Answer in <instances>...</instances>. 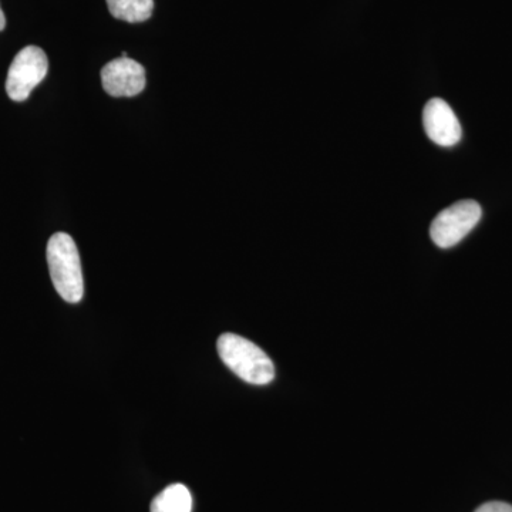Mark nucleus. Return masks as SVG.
Instances as JSON below:
<instances>
[{
    "label": "nucleus",
    "mask_w": 512,
    "mask_h": 512,
    "mask_svg": "<svg viewBox=\"0 0 512 512\" xmlns=\"http://www.w3.org/2000/svg\"><path fill=\"white\" fill-rule=\"evenodd\" d=\"M217 348L222 362L244 382L265 386L274 380V363L251 340L224 333L218 339Z\"/></svg>",
    "instance_id": "nucleus-1"
},
{
    "label": "nucleus",
    "mask_w": 512,
    "mask_h": 512,
    "mask_svg": "<svg viewBox=\"0 0 512 512\" xmlns=\"http://www.w3.org/2000/svg\"><path fill=\"white\" fill-rule=\"evenodd\" d=\"M47 265L57 293L69 303H79L84 295L82 264L70 235L57 232L47 244Z\"/></svg>",
    "instance_id": "nucleus-2"
},
{
    "label": "nucleus",
    "mask_w": 512,
    "mask_h": 512,
    "mask_svg": "<svg viewBox=\"0 0 512 512\" xmlns=\"http://www.w3.org/2000/svg\"><path fill=\"white\" fill-rule=\"evenodd\" d=\"M481 215L483 211L478 202L458 201L434 218L431 222L430 237L439 248L454 247L476 228Z\"/></svg>",
    "instance_id": "nucleus-3"
},
{
    "label": "nucleus",
    "mask_w": 512,
    "mask_h": 512,
    "mask_svg": "<svg viewBox=\"0 0 512 512\" xmlns=\"http://www.w3.org/2000/svg\"><path fill=\"white\" fill-rule=\"evenodd\" d=\"M47 70L46 53L37 46L25 47L10 64L6 93L13 101L28 100L33 90L45 80Z\"/></svg>",
    "instance_id": "nucleus-4"
},
{
    "label": "nucleus",
    "mask_w": 512,
    "mask_h": 512,
    "mask_svg": "<svg viewBox=\"0 0 512 512\" xmlns=\"http://www.w3.org/2000/svg\"><path fill=\"white\" fill-rule=\"evenodd\" d=\"M146 70L136 60L119 57L101 69V84L113 97H134L146 87Z\"/></svg>",
    "instance_id": "nucleus-5"
},
{
    "label": "nucleus",
    "mask_w": 512,
    "mask_h": 512,
    "mask_svg": "<svg viewBox=\"0 0 512 512\" xmlns=\"http://www.w3.org/2000/svg\"><path fill=\"white\" fill-rule=\"evenodd\" d=\"M423 124L427 136L437 146L453 147L461 140L460 121L447 101L431 99L424 107Z\"/></svg>",
    "instance_id": "nucleus-6"
},
{
    "label": "nucleus",
    "mask_w": 512,
    "mask_h": 512,
    "mask_svg": "<svg viewBox=\"0 0 512 512\" xmlns=\"http://www.w3.org/2000/svg\"><path fill=\"white\" fill-rule=\"evenodd\" d=\"M192 495L184 484L165 488L151 503V512H191Z\"/></svg>",
    "instance_id": "nucleus-7"
},
{
    "label": "nucleus",
    "mask_w": 512,
    "mask_h": 512,
    "mask_svg": "<svg viewBox=\"0 0 512 512\" xmlns=\"http://www.w3.org/2000/svg\"><path fill=\"white\" fill-rule=\"evenodd\" d=\"M111 15L128 23H141L151 18L154 0H107Z\"/></svg>",
    "instance_id": "nucleus-8"
},
{
    "label": "nucleus",
    "mask_w": 512,
    "mask_h": 512,
    "mask_svg": "<svg viewBox=\"0 0 512 512\" xmlns=\"http://www.w3.org/2000/svg\"><path fill=\"white\" fill-rule=\"evenodd\" d=\"M476 512H512V505L501 503V501H491L478 507Z\"/></svg>",
    "instance_id": "nucleus-9"
},
{
    "label": "nucleus",
    "mask_w": 512,
    "mask_h": 512,
    "mask_svg": "<svg viewBox=\"0 0 512 512\" xmlns=\"http://www.w3.org/2000/svg\"><path fill=\"white\" fill-rule=\"evenodd\" d=\"M5 26H6L5 13H3L2 8H0V32H2L3 29H5Z\"/></svg>",
    "instance_id": "nucleus-10"
}]
</instances>
